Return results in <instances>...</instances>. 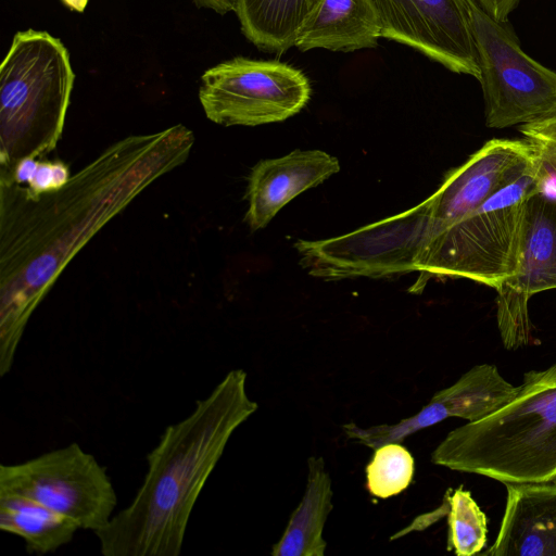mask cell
<instances>
[{
    "instance_id": "cell-1",
    "label": "cell",
    "mask_w": 556,
    "mask_h": 556,
    "mask_svg": "<svg viewBox=\"0 0 556 556\" xmlns=\"http://www.w3.org/2000/svg\"><path fill=\"white\" fill-rule=\"evenodd\" d=\"M184 125L110 146L60 189L30 198L0 179V375L12 369L29 317L75 254L193 146Z\"/></svg>"
},
{
    "instance_id": "cell-3",
    "label": "cell",
    "mask_w": 556,
    "mask_h": 556,
    "mask_svg": "<svg viewBox=\"0 0 556 556\" xmlns=\"http://www.w3.org/2000/svg\"><path fill=\"white\" fill-rule=\"evenodd\" d=\"M430 459L504 484L556 479V363L526 372L508 403L448 432Z\"/></svg>"
},
{
    "instance_id": "cell-6",
    "label": "cell",
    "mask_w": 556,
    "mask_h": 556,
    "mask_svg": "<svg viewBox=\"0 0 556 556\" xmlns=\"http://www.w3.org/2000/svg\"><path fill=\"white\" fill-rule=\"evenodd\" d=\"M485 125L506 128L556 115V71L528 55L507 22L468 0Z\"/></svg>"
},
{
    "instance_id": "cell-5",
    "label": "cell",
    "mask_w": 556,
    "mask_h": 556,
    "mask_svg": "<svg viewBox=\"0 0 556 556\" xmlns=\"http://www.w3.org/2000/svg\"><path fill=\"white\" fill-rule=\"evenodd\" d=\"M535 191L534 166L478 208L431 237L419 273L468 278L497 289L518 268L525 203Z\"/></svg>"
},
{
    "instance_id": "cell-12",
    "label": "cell",
    "mask_w": 556,
    "mask_h": 556,
    "mask_svg": "<svg viewBox=\"0 0 556 556\" xmlns=\"http://www.w3.org/2000/svg\"><path fill=\"white\" fill-rule=\"evenodd\" d=\"M532 165V154L525 140L492 139L485 142L463 165L451 169L439 189L427 199V243L431 237L470 214Z\"/></svg>"
},
{
    "instance_id": "cell-10",
    "label": "cell",
    "mask_w": 556,
    "mask_h": 556,
    "mask_svg": "<svg viewBox=\"0 0 556 556\" xmlns=\"http://www.w3.org/2000/svg\"><path fill=\"white\" fill-rule=\"evenodd\" d=\"M381 38L397 41L456 74L480 70L468 0H370Z\"/></svg>"
},
{
    "instance_id": "cell-27",
    "label": "cell",
    "mask_w": 556,
    "mask_h": 556,
    "mask_svg": "<svg viewBox=\"0 0 556 556\" xmlns=\"http://www.w3.org/2000/svg\"><path fill=\"white\" fill-rule=\"evenodd\" d=\"M67 7H70L72 10H76L79 12H83L86 4L88 3V0H62Z\"/></svg>"
},
{
    "instance_id": "cell-26",
    "label": "cell",
    "mask_w": 556,
    "mask_h": 556,
    "mask_svg": "<svg viewBox=\"0 0 556 556\" xmlns=\"http://www.w3.org/2000/svg\"><path fill=\"white\" fill-rule=\"evenodd\" d=\"M198 8L210 9L218 14H226L235 10L236 0H192Z\"/></svg>"
},
{
    "instance_id": "cell-22",
    "label": "cell",
    "mask_w": 556,
    "mask_h": 556,
    "mask_svg": "<svg viewBox=\"0 0 556 556\" xmlns=\"http://www.w3.org/2000/svg\"><path fill=\"white\" fill-rule=\"evenodd\" d=\"M534 166L535 191L556 198V115L520 125Z\"/></svg>"
},
{
    "instance_id": "cell-16",
    "label": "cell",
    "mask_w": 556,
    "mask_h": 556,
    "mask_svg": "<svg viewBox=\"0 0 556 556\" xmlns=\"http://www.w3.org/2000/svg\"><path fill=\"white\" fill-rule=\"evenodd\" d=\"M307 467L305 492L280 540L273 545L274 556L325 555L327 542L323 532L333 507L331 478L320 456H311Z\"/></svg>"
},
{
    "instance_id": "cell-13",
    "label": "cell",
    "mask_w": 556,
    "mask_h": 556,
    "mask_svg": "<svg viewBox=\"0 0 556 556\" xmlns=\"http://www.w3.org/2000/svg\"><path fill=\"white\" fill-rule=\"evenodd\" d=\"M339 169L337 157L320 150H294L282 157L260 161L248 177L245 222L253 231L266 227L292 199Z\"/></svg>"
},
{
    "instance_id": "cell-18",
    "label": "cell",
    "mask_w": 556,
    "mask_h": 556,
    "mask_svg": "<svg viewBox=\"0 0 556 556\" xmlns=\"http://www.w3.org/2000/svg\"><path fill=\"white\" fill-rule=\"evenodd\" d=\"M0 529L17 535L29 553L47 554L70 543L78 525L22 495L0 492Z\"/></svg>"
},
{
    "instance_id": "cell-24",
    "label": "cell",
    "mask_w": 556,
    "mask_h": 556,
    "mask_svg": "<svg viewBox=\"0 0 556 556\" xmlns=\"http://www.w3.org/2000/svg\"><path fill=\"white\" fill-rule=\"evenodd\" d=\"M2 180L18 185L30 198L62 188L70 180V169L61 161H37L24 157L11 168L1 170Z\"/></svg>"
},
{
    "instance_id": "cell-23",
    "label": "cell",
    "mask_w": 556,
    "mask_h": 556,
    "mask_svg": "<svg viewBox=\"0 0 556 556\" xmlns=\"http://www.w3.org/2000/svg\"><path fill=\"white\" fill-rule=\"evenodd\" d=\"M444 419H446V416L440 404L430 400L417 414L402 419L397 424L379 425L363 429L351 422L343 425V430L346 437L376 450L388 443H401L416 431L431 427Z\"/></svg>"
},
{
    "instance_id": "cell-11",
    "label": "cell",
    "mask_w": 556,
    "mask_h": 556,
    "mask_svg": "<svg viewBox=\"0 0 556 556\" xmlns=\"http://www.w3.org/2000/svg\"><path fill=\"white\" fill-rule=\"evenodd\" d=\"M556 289V198L533 191L521 226L518 268L497 289V324L507 349L530 343L528 301Z\"/></svg>"
},
{
    "instance_id": "cell-14",
    "label": "cell",
    "mask_w": 556,
    "mask_h": 556,
    "mask_svg": "<svg viewBox=\"0 0 556 556\" xmlns=\"http://www.w3.org/2000/svg\"><path fill=\"white\" fill-rule=\"evenodd\" d=\"M507 498L488 556H556V479L505 483Z\"/></svg>"
},
{
    "instance_id": "cell-15",
    "label": "cell",
    "mask_w": 556,
    "mask_h": 556,
    "mask_svg": "<svg viewBox=\"0 0 556 556\" xmlns=\"http://www.w3.org/2000/svg\"><path fill=\"white\" fill-rule=\"evenodd\" d=\"M379 38L381 29L370 0H323L300 29L294 47L301 52H353L376 48Z\"/></svg>"
},
{
    "instance_id": "cell-8",
    "label": "cell",
    "mask_w": 556,
    "mask_h": 556,
    "mask_svg": "<svg viewBox=\"0 0 556 556\" xmlns=\"http://www.w3.org/2000/svg\"><path fill=\"white\" fill-rule=\"evenodd\" d=\"M311 93L309 79L292 65L236 56L203 73L199 100L216 124L257 126L298 114Z\"/></svg>"
},
{
    "instance_id": "cell-25",
    "label": "cell",
    "mask_w": 556,
    "mask_h": 556,
    "mask_svg": "<svg viewBox=\"0 0 556 556\" xmlns=\"http://www.w3.org/2000/svg\"><path fill=\"white\" fill-rule=\"evenodd\" d=\"M478 5L493 20L507 22L508 15L516 9L520 0H475Z\"/></svg>"
},
{
    "instance_id": "cell-4",
    "label": "cell",
    "mask_w": 556,
    "mask_h": 556,
    "mask_svg": "<svg viewBox=\"0 0 556 556\" xmlns=\"http://www.w3.org/2000/svg\"><path fill=\"white\" fill-rule=\"evenodd\" d=\"M75 73L63 42L45 30L17 31L0 66V163L11 168L59 142Z\"/></svg>"
},
{
    "instance_id": "cell-7",
    "label": "cell",
    "mask_w": 556,
    "mask_h": 556,
    "mask_svg": "<svg viewBox=\"0 0 556 556\" xmlns=\"http://www.w3.org/2000/svg\"><path fill=\"white\" fill-rule=\"evenodd\" d=\"M429 205L326 240H298L295 249L308 274L327 280L382 278L418 271L428 232Z\"/></svg>"
},
{
    "instance_id": "cell-9",
    "label": "cell",
    "mask_w": 556,
    "mask_h": 556,
    "mask_svg": "<svg viewBox=\"0 0 556 556\" xmlns=\"http://www.w3.org/2000/svg\"><path fill=\"white\" fill-rule=\"evenodd\" d=\"M0 492L31 498L92 532L110 522L117 504L106 469L78 443L2 464Z\"/></svg>"
},
{
    "instance_id": "cell-19",
    "label": "cell",
    "mask_w": 556,
    "mask_h": 556,
    "mask_svg": "<svg viewBox=\"0 0 556 556\" xmlns=\"http://www.w3.org/2000/svg\"><path fill=\"white\" fill-rule=\"evenodd\" d=\"M518 392L491 364L476 365L448 388L438 391V402L446 418L457 417L473 422L491 415Z\"/></svg>"
},
{
    "instance_id": "cell-21",
    "label": "cell",
    "mask_w": 556,
    "mask_h": 556,
    "mask_svg": "<svg viewBox=\"0 0 556 556\" xmlns=\"http://www.w3.org/2000/svg\"><path fill=\"white\" fill-rule=\"evenodd\" d=\"M415 460L400 443H388L375 450L366 466V488L370 495L389 498L397 495L412 483Z\"/></svg>"
},
{
    "instance_id": "cell-20",
    "label": "cell",
    "mask_w": 556,
    "mask_h": 556,
    "mask_svg": "<svg viewBox=\"0 0 556 556\" xmlns=\"http://www.w3.org/2000/svg\"><path fill=\"white\" fill-rule=\"evenodd\" d=\"M444 500L447 503V551H453L458 556L480 553L488 535L485 514L463 485L448 489Z\"/></svg>"
},
{
    "instance_id": "cell-2",
    "label": "cell",
    "mask_w": 556,
    "mask_h": 556,
    "mask_svg": "<svg viewBox=\"0 0 556 556\" xmlns=\"http://www.w3.org/2000/svg\"><path fill=\"white\" fill-rule=\"evenodd\" d=\"M258 408L247 372L230 370L147 456L130 504L93 532L104 556H178L195 502L235 432Z\"/></svg>"
},
{
    "instance_id": "cell-17",
    "label": "cell",
    "mask_w": 556,
    "mask_h": 556,
    "mask_svg": "<svg viewBox=\"0 0 556 556\" xmlns=\"http://www.w3.org/2000/svg\"><path fill=\"white\" fill-rule=\"evenodd\" d=\"M323 0H236L235 13L244 37L256 48L282 54Z\"/></svg>"
}]
</instances>
